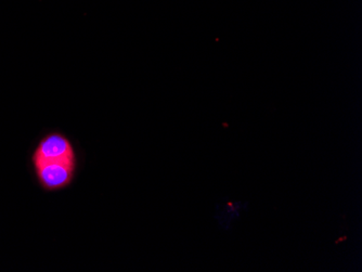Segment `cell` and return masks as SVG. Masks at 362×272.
Returning a JSON list of instances; mask_svg holds the SVG:
<instances>
[{"label": "cell", "instance_id": "cell-2", "mask_svg": "<svg viewBox=\"0 0 362 272\" xmlns=\"http://www.w3.org/2000/svg\"><path fill=\"white\" fill-rule=\"evenodd\" d=\"M40 182L49 190L62 188L72 178L74 163L66 162H46L36 165Z\"/></svg>", "mask_w": 362, "mask_h": 272}, {"label": "cell", "instance_id": "cell-3", "mask_svg": "<svg viewBox=\"0 0 362 272\" xmlns=\"http://www.w3.org/2000/svg\"><path fill=\"white\" fill-rule=\"evenodd\" d=\"M242 206L243 204L241 202H230V201L223 203V205H218L217 220L219 226L225 229L229 228L235 219L239 218L241 215Z\"/></svg>", "mask_w": 362, "mask_h": 272}, {"label": "cell", "instance_id": "cell-1", "mask_svg": "<svg viewBox=\"0 0 362 272\" xmlns=\"http://www.w3.org/2000/svg\"><path fill=\"white\" fill-rule=\"evenodd\" d=\"M46 162L74 163V152L66 138L52 134L40 142L34 154V163L36 166Z\"/></svg>", "mask_w": 362, "mask_h": 272}]
</instances>
